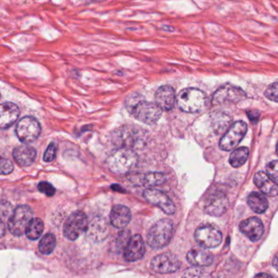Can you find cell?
<instances>
[{"label":"cell","mask_w":278,"mask_h":278,"mask_svg":"<svg viewBox=\"0 0 278 278\" xmlns=\"http://www.w3.org/2000/svg\"><path fill=\"white\" fill-rule=\"evenodd\" d=\"M267 98L274 102H277V83H273L267 88L264 92Z\"/></svg>","instance_id":"e575fe53"},{"label":"cell","mask_w":278,"mask_h":278,"mask_svg":"<svg viewBox=\"0 0 278 278\" xmlns=\"http://www.w3.org/2000/svg\"><path fill=\"white\" fill-rule=\"evenodd\" d=\"M14 167L9 159L0 157V175L6 176L13 172Z\"/></svg>","instance_id":"4dcf8cb0"},{"label":"cell","mask_w":278,"mask_h":278,"mask_svg":"<svg viewBox=\"0 0 278 278\" xmlns=\"http://www.w3.org/2000/svg\"><path fill=\"white\" fill-rule=\"evenodd\" d=\"M247 203H248L249 207H251V209L255 213H264L266 210L268 209V199L266 198L264 195L262 194L260 192H251L247 199Z\"/></svg>","instance_id":"484cf974"},{"label":"cell","mask_w":278,"mask_h":278,"mask_svg":"<svg viewBox=\"0 0 278 278\" xmlns=\"http://www.w3.org/2000/svg\"><path fill=\"white\" fill-rule=\"evenodd\" d=\"M144 253L145 247L142 236L138 234L132 236L124 249V258L126 261H137L144 256Z\"/></svg>","instance_id":"e0dca14e"},{"label":"cell","mask_w":278,"mask_h":278,"mask_svg":"<svg viewBox=\"0 0 278 278\" xmlns=\"http://www.w3.org/2000/svg\"><path fill=\"white\" fill-rule=\"evenodd\" d=\"M247 115L251 122H253L254 124H256L259 120L260 113L258 110H249L247 111Z\"/></svg>","instance_id":"74e56055"},{"label":"cell","mask_w":278,"mask_h":278,"mask_svg":"<svg viewBox=\"0 0 278 278\" xmlns=\"http://www.w3.org/2000/svg\"><path fill=\"white\" fill-rule=\"evenodd\" d=\"M254 182L264 194L270 197H274L277 194V184L265 172H259L255 174Z\"/></svg>","instance_id":"603a6c76"},{"label":"cell","mask_w":278,"mask_h":278,"mask_svg":"<svg viewBox=\"0 0 278 278\" xmlns=\"http://www.w3.org/2000/svg\"><path fill=\"white\" fill-rule=\"evenodd\" d=\"M56 245H57V239L55 235L53 233H48L44 235V237L40 241L38 250L40 253L43 255H51L54 251Z\"/></svg>","instance_id":"f1b7e54d"},{"label":"cell","mask_w":278,"mask_h":278,"mask_svg":"<svg viewBox=\"0 0 278 278\" xmlns=\"http://www.w3.org/2000/svg\"><path fill=\"white\" fill-rule=\"evenodd\" d=\"M267 175L269 176L274 182L277 183L278 171H277V161L270 162L267 166Z\"/></svg>","instance_id":"d6a6232c"},{"label":"cell","mask_w":278,"mask_h":278,"mask_svg":"<svg viewBox=\"0 0 278 278\" xmlns=\"http://www.w3.org/2000/svg\"><path fill=\"white\" fill-rule=\"evenodd\" d=\"M38 189L48 197H52L56 192V188L53 187V184L45 181H42L38 184Z\"/></svg>","instance_id":"836d02e7"},{"label":"cell","mask_w":278,"mask_h":278,"mask_svg":"<svg viewBox=\"0 0 278 278\" xmlns=\"http://www.w3.org/2000/svg\"><path fill=\"white\" fill-rule=\"evenodd\" d=\"M15 162L21 167H29L35 161L37 152L33 147L23 144L15 148L13 153Z\"/></svg>","instance_id":"44dd1931"},{"label":"cell","mask_w":278,"mask_h":278,"mask_svg":"<svg viewBox=\"0 0 278 278\" xmlns=\"http://www.w3.org/2000/svg\"><path fill=\"white\" fill-rule=\"evenodd\" d=\"M177 104L184 112L199 113L207 106V97L203 91L197 88H184L178 94Z\"/></svg>","instance_id":"277c9868"},{"label":"cell","mask_w":278,"mask_h":278,"mask_svg":"<svg viewBox=\"0 0 278 278\" xmlns=\"http://www.w3.org/2000/svg\"><path fill=\"white\" fill-rule=\"evenodd\" d=\"M255 278H273L272 276H270L268 273H264V272H261L259 273L255 276Z\"/></svg>","instance_id":"ab89813d"},{"label":"cell","mask_w":278,"mask_h":278,"mask_svg":"<svg viewBox=\"0 0 278 278\" xmlns=\"http://www.w3.org/2000/svg\"><path fill=\"white\" fill-rule=\"evenodd\" d=\"M273 265L276 269L277 268H276V265H277V258H276V256H275V258H274Z\"/></svg>","instance_id":"60d3db41"},{"label":"cell","mask_w":278,"mask_h":278,"mask_svg":"<svg viewBox=\"0 0 278 278\" xmlns=\"http://www.w3.org/2000/svg\"><path fill=\"white\" fill-rule=\"evenodd\" d=\"M156 105L162 110H172L176 103V94L172 87L164 85L160 87L155 93Z\"/></svg>","instance_id":"d6986e66"},{"label":"cell","mask_w":278,"mask_h":278,"mask_svg":"<svg viewBox=\"0 0 278 278\" xmlns=\"http://www.w3.org/2000/svg\"><path fill=\"white\" fill-rule=\"evenodd\" d=\"M174 225L172 220L163 219L153 224L147 234V243L153 249L167 247L173 236Z\"/></svg>","instance_id":"5b68a950"},{"label":"cell","mask_w":278,"mask_h":278,"mask_svg":"<svg viewBox=\"0 0 278 278\" xmlns=\"http://www.w3.org/2000/svg\"><path fill=\"white\" fill-rule=\"evenodd\" d=\"M5 233V223L2 220H0V239L2 237Z\"/></svg>","instance_id":"f35d334b"},{"label":"cell","mask_w":278,"mask_h":278,"mask_svg":"<svg viewBox=\"0 0 278 278\" xmlns=\"http://www.w3.org/2000/svg\"><path fill=\"white\" fill-rule=\"evenodd\" d=\"M87 236L95 243H101L109 235V225L105 218L95 217L87 228Z\"/></svg>","instance_id":"9a60e30c"},{"label":"cell","mask_w":278,"mask_h":278,"mask_svg":"<svg viewBox=\"0 0 278 278\" xmlns=\"http://www.w3.org/2000/svg\"><path fill=\"white\" fill-rule=\"evenodd\" d=\"M144 197L152 205L159 207L164 213L172 216L176 212V206L168 195L162 191L148 188L144 191Z\"/></svg>","instance_id":"4fadbf2b"},{"label":"cell","mask_w":278,"mask_h":278,"mask_svg":"<svg viewBox=\"0 0 278 278\" xmlns=\"http://www.w3.org/2000/svg\"><path fill=\"white\" fill-rule=\"evenodd\" d=\"M145 141V135L142 129L134 126H124L116 130L113 135V144L117 148L134 150L142 146Z\"/></svg>","instance_id":"3957f363"},{"label":"cell","mask_w":278,"mask_h":278,"mask_svg":"<svg viewBox=\"0 0 278 278\" xmlns=\"http://www.w3.org/2000/svg\"><path fill=\"white\" fill-rule=\"evenodd\" d=\"M57 145L54 143H51L44 153V161L46 163L53 162L57 155Z\"/></svg>","instance_id":"1f68e13d"},{"label":"cell","mask_w":278,"mask_h":278,"mask_svg":"<svg viewBox=\"0 0 278 278\" xmlns=\"http://www.w3.org/2000/svg\"><path fill=\"white\" fill-rule=\"evenodd\" d=\"M11 211H12V207L9 203L0 202V220L4 221L5 218H10L13 214Z\"/></svg>","instance_id":"d590c367"},{"label":"cell","mask_w":278,"mask_h":278,"mask_svg":"<svg viewBox=\"0 0 278 278\" xmlns=\"http://www.w3.org/2000/svg\"><path fill=\"white\" fill-rule=\"evenodd\" d=\"M138 162V155L136 151L125 148H117L109 154L106 163L111 172L125 174L136 167Z\"/></svg>","instance_id":"7a4b0ae2"},{"label":"cell","mask_w":278,"mask_h":278,"mask_svg":"<svg viewBox=\"0 0 278 278\" xmlns=\"http://www.w3.org/2000/svg\"><path fill=\"white\" fill-rule=\"evenodd\" d=\"M241 232L251 242H257L264 234L263 222L259 218L252 217L241 222L239 225Z\"/></svg>","instance_id":"2e32d148"},{"label":"cell","mask_w":278,"mask_h":278,"mask_svg":"<svg viewBox=\"0 0 278 278\" xmlns=\"http://www.w3.org/2000/svg\"><path fill=\"white\" fill-rule=\"evenodd\" d=\"M20 116L19 107L12 102L0 104V129L10 128Z\"/></svg>","instance_id":"ac0fdd59"},{"label":"cell","mask_w":278,"mask_h":278,"mask_svg":"<svg viewBox=\"0 0 278 278\" xmlns=\"http://www.w3.org/2000/svg\"><path fill=\"white\" fill-rule=\"evenodd\" d=\"M187 260L193 267H207L213 263V255L205 250L193 249L188 251Z\"/></svg>","instance_id":"cb8c5ba5"},{"label":"cell","mask_w":278,"mask_h":278,"mask_svg":"<svg viewBox=\"0 0 278 278\" xmlns=\"http://www.w3.org/2000/svg\"><path fill=\"white\" fill-rule=\"evenodd\" d=\"M247 124L243 121H237L232 124L219 143L220 149L230 151L234 149L247 134Z\"/></svg>","instance_id":"30bf717a"},{"label":"cell","mask_w":278,"mask_h":278,"mask_svg":"<svg viewBox=\"0 0 278 278\" xmlns=\"http://www.w3.org/2000/svg\"><path fill=\"white\" fill-rule=\"evenodd\" d=\"M126 108L136 120L149 125L156 124L163 113V110L155 103L144 101L136 94L128 97Z\"/></svg>","instance_id":"6da1fadb"},{"label":"cell","mask_w":278,"mask_h":278,"mask_svg":"<svg viewBox=\"0 0 278 278\" xmlns=\"http://www.w3.org/2000/svg\"><path fill=\"white\" fill-rule=\"evenodd\" d=\"M41 134V126L38 120L26 116L20 120L16 128V135L25 144L34 142Z\"/></svg>","instance_id":"ba28073f"},{"label":"cell","mask_w":278,"mask_h":278,"mask_svg":"<svg viewBox=\"0 0 278 278\" xmlns=\"http://www.w3.org/2000/svg\"><path fill=\"white\" fill-rule=\"evenodd\" d=\"M181 265L180 259L172 253H163L153 258L151 261V269L160 274L176 272Z\"/></svg>","instance_id":"8fae6325"},{"label":"cell","mask_w":278,"mask_h":278,"mask_svg":"<svg viewBox=\"0 0 278 278\" xmlns=\"http://www.w3.org/2000/svg\"><path fill=\"white\" fill-rule=\"evenodd\" d=\"M249 157V149L247 147H240L234 149L229 156V163L233 168H240L244 165Z\"/></svg>","instance_id":"83f0119b"},{"label":"cell","mask_w":278,"mask_h":278,"mask_svg":"<svg viewBox=\"0 0 278 278\" xmlns=\"http://www.w3.org/2000/svg\"><path fill=\"white\" fill-rule=\"evenodd\" d=\"M131 239L130 232L128 230L122 231L118 234L117 237V244L120 247H122L123 249H125L126 246L128 244V241Z\"/></svg>","instance_id":"8d00e7d4"},{"label":"cell","mask_w":278,"mask_h":278,"mask_svg":"<svg viewBox=\"0 0 278 278\" xmlns=\"http://www.w3.org/2000/svg\"><path fill=\"white\" fill-rule=\"evenodd\" d=\"M129 179L136 185L157 186L166 182L167 176L161 172H149L147 174H135L130 176Z\"/></svg>","instance_id":"ffe728a7"},{"label":"cell","mask_w":278,"mask_h":278,"mask_svg":"<svg viewBox=\"0 0 278 278\" xmlns=\"http://www.w3.org/2000/svg\"><path fill=\"white\" fill-rule=\"evenodd\" d=\"M182 278H211L207 270L197 267H192L184 271Z\"/></svg>","instance_id":"f546056e"},{"label":"cell","mask_w":278,"mask_h":278,"mask_svg":"<svg viewBox=\"0 0 278 278\" xmlns=\"http://www.w3.org/2000/svg\"><path fill=\"white\" fill-rule=\"evenodd\" d=\"M211 123L216 134L225 133L232 125L230 116L222 111H216L211 114Z\"/></svg>","instance_id":"d4e9b609"},{"label":"cell","mask_w":278,"mask_h":278,"mask_svg":"<svg viewBox=\"0 0 278 278\" xmlns=\"http://www.w3.org/2000/svg\"><path fill=\"white\" fill-rule=\"evenodd\" d=\"M132 213L125 206L117 205L113 207L110 213V223L116 228H124L129 224Z\"/></svg>","instance_id":"7402d4cb"},{"label":"cell","mask_w":278,"mask_h":278,"mask_svg":"<svg viewBox=\"0 0 278 278\" xmlns=\"http://www.w3.org/2000/svg\"><path fill=\"white\" fill-rule=\"evenodd\" d=\"M88 224V217L83 211L73 212L64 224V236L68 240H76L83 232H86Z\"/></svg>","instance_id":"52a82bcc"},{"label":"cell","mask_w":278,"mask_h":278,"mask_svg":"<svg viewBox=\"0 0 278 278\" xmlns=\"http://www.w3.org/2000/svg\"><path fill=\"white\" fill-rule=\"evenodd\" d=\"M32 219L33 211L30 207L25 205L17 207L9 219V232L14 236H22Z\"/></svg>","instance_id":"8992f818"},{"label":"cell","mask_w":278,"mask_h":278,"mask_svg":"<svg viewBox=\"0 0 278 278\" xmlns=\"http://www.w3.org/2000/svg\"><path fill=\"white\" fill-rule=\"evenodd\" d=\"M247 97L244 91L239 87L230 84H224L220 87L212 96L214 105H224L227 104H236L243 101Z\"/></svg>","instance_id":"9c48e42d"},{"label":"cell","mask_w":278,"mask_h":278,"mask_svg":"<svg viewBox=\"0 0 278 278\" xmlns=\"http://www.w3.org/2000/svg\"><path fill=\"white\" fill-rule=\"evenodd\" d=\"M229 202L225 195L217 192L211 195L205 203L206 213L215 217L223 216L228 211Z\"/></svg>","instance_id":"5bb4252c"},{"label":"cell","mask_w":278,"mask_h":278,"mask_svg":"<svg viewBox=\"0 0 278 278\" xmlns=\"http://www.w3.org/2000/svg\"><path fill=\"white\" fill-rule=\"evenodd\" d=\"M195 240L200 247L205 249L217 247L222 242L221 232L211 226H203L195 232Z\"/></svg>","instance_id":"7c38bea8"},{"label":"cell","mask_w":278,"mask_h":278,"mask_svg":"<svg viewBox=\"0 0 278 278\" xmlns=\"http://www.w3.org/2000/svg\"><path fill=\"white\" fill-rule=\"evenodd\" d=\"M44 224L39 218L32 219L25 229V234L29 240H38L44 232Z\"/></svg>","instance_id":"4316f807"}]
</instances>
